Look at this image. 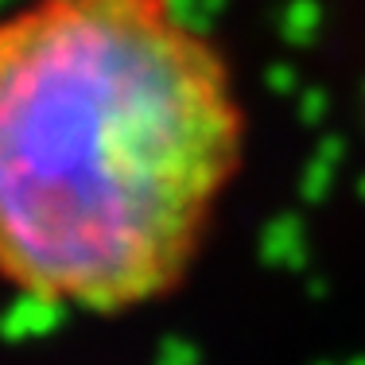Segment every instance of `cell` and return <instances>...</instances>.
Segmentation results:
<instances>
[{
	"instance_id": "obj_1",
	"label": "cell",
	"mask_w": 365,
	"mask_h": 365,
	"mask_svg": "<svg viewBox=\"0 0 365 365\" xmlns=\"http://www.w3.org/2000/svg\"><path fill=\"white\" fill-rule=\"evenodd\" d=\"M222 39L182 0H24L0 16V280L125 315L187 280L245 163Z\"/></svg>"
}]
</instances>
